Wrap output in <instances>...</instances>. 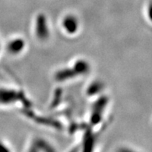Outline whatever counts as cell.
I'll return each mask as SVG.
<instances>
[{
  "label": "cell",
  "instance_id": "obj_4",
  "mask_svg": "<svg viewBox=\"0 0 152 152\" xmlns=\"http://www.w3.org/2000/svg\"><path fill=\"white\" fill-rule=\"evenodd\" d=\"M63 26L68 33L73 34L78 28V22L73 16H67L63 21Z\"/></svg>",
  "mask_w": 152,
  "mask_h": 152
},
{
  "label": "cell",
  "instance_id": "obj_5",
  "mask_svg": "<svg viewBox=\"0 0 152 152\" xmlns=\"http://www.w3.org/2000/svg\"><path fill=\"white\" fill-rule=\"evenodd\" d=\"M75 74V72H72L71 70H63L61 72H58L57 74V78L58 80L62 81V80H65V79H68V78H71V77H73Z\"/></svg>",
  "mask_w": 152,
  "mask_h": 152
},
{
  "label": "cell",
  "instance_id": "obj_1",
  "mask_svg": "<svg viewBox=\"0 0 152 152\" xmlns=\"http://www.w3.org/2000/svg\"><path fill=\"white\" fill-rule=\"evenodd\" d=\"M17 94L14 90L6 88H0V106L9 105L15 102Z\"/></svg>",
  "mask_w": 152,
  "mask_h": 152
},
{
  "label": "cell",
  "instance_id": "obj_2",
  "mask_svg": "<svg viewBox=\"0 0 152 152\" xmlns=\"http://www.w3.org/2000/svg\"><path fill=\"white\" fill-rule=\"evenodd\" d=\"M37 34L40 38L47 37L48 34V30L47 29L46 20L44 16H39L37 19Z\"/></svg>",
  "mask_w": 152,
  "mask_h": 152
},
{
  "label": "cell",
  "instance_id": "obj_6",
  "mask_svg": "<svg viewBox=\"0 0 152 152\" xmlns=\"http://www.w3.org/2000/svg\"><path fill=\"white\" fill-rule=\"evenodd\" d=\"M88 69V65L86 62L79 61L75 65V73H86Z\"/></svg>",
  "mask_w": 152,
  "mask_h": 152
},
{
  "label": "cell",
  "instance_id": "obj_3",
  "mask_svg": "<svg viewBox=\"0 0 152 152\" xmlns=\"http://www.w3.org/2000/svg\"><path fill=\"white\" fill-rule=\"evenodd\" d=\"M24 42L21 39H14L10 41L7 45V50L11 54H16L23 49Z\"/></svg>",
  "mask_w": 152,
  "mask_h": 152
}]
</instances>
